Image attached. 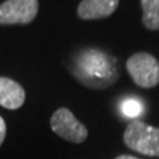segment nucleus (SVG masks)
I'll list each match as a JSON object with an SVG mask.
<instances>
[{
    "label": "nucleus",
    "mask_w": 159,
    "mask_h": 159,
    "mask_svg": "<svg viewBox=\"0 0 159 159\" xmlns=\"http://www.w3.org/2000/svg\"><path fill=\"white\" fill-rule=\"evenodd\" d=\"M6 134H7V126L4 122L3 117H0V147H2L4 139H6Z\"/></svg>",
    "instance_id": "9d476101"
},
{
    "label": "nucleus",
    "mask_w": 159,
    "mask_h": 159,
    "mask_svg": "<svg viewBox=\"0 0 159 159\" xmlns=\"http://www.w3.org/2000/svg\"><path fill=\"white\" fill-rule=\"evenodd\" d=\"M123 142L133 151L148 157H159V129L134 119L125 129Z\"/></svg>",
    "instance_id": "f03ea898"
},
{
    "label": "nucleus",
    "mask_w": 159,
    "mask_h": 159,
    "mask_svg": "<svg viewBox=\"0 0 159 159\" xmlns=\"http://www.w3.org/2000/svg\"><path fill=\"white\" fill-rule=\"evenodd\" d=\"M72 73L82 85L92 89H105L118 78L116 58L97 49H86L76 54Z\"/></svg>",
    "instance_id": "f257e3e1"
},
{
    "label": "nucleus",
    "mask_w": 159,
    "mask_h": 159,
    "mask_svg": "<svg viewBox=\"0 0 159 159\" xmlns=\"http://www.w3.org/2000/svg\"><path fill=\"white\" fill-rule=\"evenodd\" d=\"M39 12L37 0H7L0 4V24H28Z\"/></svg>",
    "instance_id": "39448f33"
},
{
    "label": "nucleus",
    "mask_w": 159,
    "mask_h": 159,
    "mask_svg": "<svg viewBox=\"0 0 159 159\" xmlns=\"http://www.w3.org/2000/svg\"><path fill=\"white\" fill-rule=\"evenodd\" d=\"M143 16L142 23L150 31L159 29V0H141Z\"/></svg>",
    "instance_id": "6e6552de"
},
{
    "label": "nucleus",
    "mask_w": 159,
    "mask_h": 159,
    "mask_svg": "<svg viewBox=\"0 0 159 159\" xmlns=\"http://www.w3.org/2000/svg\"><path fill=\"white\" fill-rule=\"evenodd\" d=\"M51 127L60 138L72 143H82L88 138V129L66 107H60L51 118Z\"/></svg>",
    "instance_id": "20e7f679"
},
{
    "label": "nucleus",
    "mask_w": 159,
    "mask_h": 159,
    "mask_svg": "<svg viewBox=\"0 0 159 159\" xmlns=\"http://www.w3.org/2000/svg\"><path fill=\"white\" fill-rule=\"evenodd\" d=\"M116 159H139L137 157H131V155H118Z\"/></svg>",
    "instance_id": "9b49d317"
},
{
    "label": "nucleus",
    "mask_w": 159,
    "mask_h": 159,
    "mask_svg": "<svg viewBox=\"0 0 159 159\" xmlns=\"http://www.w3.org/2000/svg\"><path fill=\"white\" fill-rule=\"evenodd\" d=\"M126 69L138 86L150 89L159 84L158 60L145 52L135 53L127 60Z\"/></svg>",
    "instance_id": "7ed1b4c3"
},
{
    "label": "nucleus",
    "mask_w": 159,
    "mask_h": 159,
    "mask_svg": "<svg viewBox=\"0 0 159 159\" xmlns=\"http://www.w3.org/2000/svg\"><path fill=\"white\" fill-rule=\"evenodd\" d=\"M119 0H82L77 8L78 16L84 20L107 17L116 11Z\"/></svg>",
    "instance_id": "423d86ee"
},
{
    "label": "nucleus",
    "mask_w": 159,
    "mask_h": 159,
    "mask_svg": "<svg viewBox=\"0 0 159 159\" xmlns=\"http://www.w3.org/2000/svg\"><path fill=\"white\" fill-rule=\"evenodd\" d=\"M122 113L129 118H135L142 114V105L137 99H126L122 103Z\"/></svg>",
    "instance_id": "1a4fd4ad"
},
{
    "label": "nucleus",
    "mask_w": 159,
    "mask_h": 159,
    "mask_svg": "<svg viewBox=\"0 0 159 159\" xmlns=\"http://www.w3.org/2000/svg\"><path fill=\"white\" fill-rule=\"evenodd\" d=\"M25 101V92L23 86L7 77H0V105L8 110L21 107Z\"/></svg>",
    "instance_id": "0eeeda50"
}]
</instances>
